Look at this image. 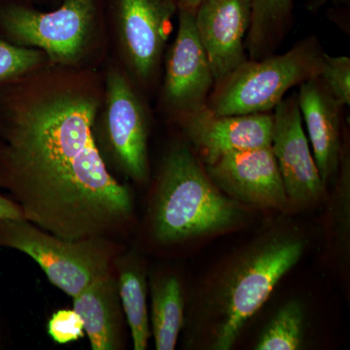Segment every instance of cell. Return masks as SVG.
Returning <instances> with one entry per match:
<instances>
[{
  "label": "cell",
  "mask_w": 350,
  "mask_h": 350,
  "mask_svg": "<svg viewBox=\"0 0 350 350\" xmlns=\"http://www.w3.org/2000/svg\"><path fill=\"white\" fill-rule=\"evenodd\" d=\"M46 59L42 51L0 38V86L42 68Z\"/></svg>",
  "instance_id": "cell-21"
},
{
  "label": "cell",
  "mask_w": 350,
  "mask_h": 350,
  "mask_svg": "<svg viewBox=\"0 0 350 350\" xmlns=\"http://www.w3.org/2000/svg\"><path fill=\"white\" fill-rule=\"evenodd\" d=\"M49 337L59 345L76 342L84 337L82 319L75 310H59L51 317L47 324Z\"/></svg>",
  "instance_id": "cell-23"
},
{
  "label": "cell",
  "mask_w": 350,
  "mask_h": 350,
  "mask_svg": "<svg viewBox=\"0 0 350 350\" xmlns=\"http://www.w3.org/2000/svg\"><path fill=\"white\" fill-rule=\"evenodd\" d=\"M98 13V0H64L50 12L8 4L0 8V27L17 45L42 51L54 66H71L86 52Z\"/></svg>",
  "instance_id": "cell-6"
},
{
  "label": "cell",
  "mask_w": 350,
  "mask_h": 350,
  "mask_svg": "<svg viewBox=\"0 0 350 350\" xmlns=\"http://www.w3.org/2000/svg\"><path fill=\"white\" fill-rule=\"evenodd\" d=\"M100 128L94 139L109 167L126 178L149 179L148 122L142 101L125 76L116 69L107 73Z\"/></svg>",
  "instance_id": "cell-7"
},
{
  "label": "cell",
  "mask_w": 350,
  "mask_h": 350,
  "mask_svg": "<svg viewBox=\"0 0 350 350\" xmlns=\"http://www.w3.org/2000/svg\"><path fill=\"white\" fill-rule=\"evenodd\" d=\"M324 56L325 52L312 36L282 55L247 59L215 84L207 107L218 115L271 113L291 88L319 77Z\"/></svg>",
  "instance_id": "cell-4"
},
{
  "label": "cell",
  "mask_w": 350,
  "mask_h": 350,
  "mask_svg": "<svg viewBox=\"0 0 350 350\" xmlns=\"http://www.w3.org/2000/svg\"><path fill=\"white\" fill-rule=\"evenodd\" d=\"M0 248L31 257L48 280L71 298L111 271L123 252L115 239H66L25 219L0 220Z\"/></svg>",
  "instance_id": "cell-5"
},
{
  "label": "cell",
  "mask_w": 350,
  "mask_h": 350,
  "mask_svg": "<svg viewBox=\"0 0 350 350\" xmlns=\"http://www.w3.org/2000/svg\"><path fill=\"white\" fill-rule=\"evenodd\" d=\"M329 3L338 7H349L350 0H306V8L310 12L317 13Z\"/></svg>",
  "instance_id": "cell-25"
},
{
  "label": "cell",
  "mask_w": 350,
  "mask_h": 350,
  "mask_svg": "<svg viewBox=\"0 0 350 350\" xmlns=\"http://www.w3.org/2000/svg\"><path fill=\"white\" fill-rule=\"evenodd\" d=\"M122 308L130 329L133 349L145 350L151 338L148 283L145 264L135 251L122 252L114 261Z\"/></svg>",
  "instance_id": "cell-16"
},
{
  "label": "cell",
  "mask_w": 350,
  "mask_h": 350,
  "mask_svg": "<svg viewBox=\"0 0 350 350\" xmlns=\"http://www.w3.org/2000/svg\"><path fill=\"white\" fill-rule=\"evenodd\" d=\"M294 0H251V22L246 51L250 59L271 56L286 33Z\"/></svg>",
  "instance_id": "cell-18"
},
{
  "label": "cell",
  "mask_w": 350,
  "mask_h": 350,
  "mask_svg": "<svg viewBox=\"0 0 350 350\" xmlns=\"http://www.w3.org/2000/svg\"><path fill=\"white\" fill-rule=\"evenodd\" d=\"M195 22L217 84L247 61L251 0H200Z\"/></svg>",
  "instance_id": "cell-12"
},
{
  "label": "cell",
  "mask_w": 350,
  "mask_h": 350,
  "mask_svg": "<svg viewBox=\"0 0 350 350\" xmlns=\"http://www.w3.org/2000/svg\"><path fill=\"white\" fill-rule=\"evenodd\" d=\"M114 8L126 61L140 79H149L172 31L177 0H114Z\"/></svg>",
  "instance_id": "cell-11"
},
{
  "label": "cell",
  "mask_w": 350,
  "mask_h": 350,
  "mask_svg": "<svg viewBox=\"0 0 350 350\" xmlns=\"http://www.w3.org/2000/svg\"><path fill=\"white\" fill-rule=\"evenodd\" d=\"M5 219H25L19 206L8 196L0 193V220Z\"/></svg>",
  "instance_id": "cell-24"
},
{
  "label": "cell",
  "mask_w": 350,
  "mask_h": 350,
  "mask_svg": "<svg viewBox=\"0 0 350 350\" xmlns=\"http://www.w3.org/2000/svg\"><path fill=\"white\" fill-rule=\"evenodd\" d=\"M176 38L167 57L163 96L179 116L206 107L214 76L196 27L195 12L178 9Z\"/></svg>",
  "instance_id": "cell-10"
},
{
  "label": "cell",
  "mask_w": 350,
  "mask_h": 350,
  "mask_svg": "<svg viewBox=\"0 0 350 350\" xmlns=\"http://www.w3.org/2000/svg\"><path fill=\"white\" fill-rule=\"evenodd\" d=\"M305 306L291 300L278 308L268 322L254 349L256 350H298L305 344Z\"/></svg>",
  "instance_id": "cell-19"
},
{
  "label": "cell",
  "mask_w": 350,
  "mask_h": 350,
  "mask_svg": "<svg viewBox=\"0 0 350 350\" xmlns=\"http://www.w3.org/2000/svg\"><path fill=\"white\" fill-rule=\"evenodd\" d=\"M273 110L271 150L290 206H312L323 197L326 185L304 130L298 96L283 98Z\"/></svg>",
  "instance_id": "cell-8"
},
{
  "label": "cell",
  "mask_w": 350,
  "mask_h": 350,
  "mask_svg": "<svg viewBox=\"0 0 350 350\" xmlns=\"http://www.w3.org/2000/svg\"><path fill=\"white\" fill-rule=\"evenodd\" d=\"M7 342V334L5 329H4L3 323H2V320L0 319V349H2V347L5 345Z\"/></svg>",
  "instance_id": "cell-27"
},
{
  "label": "cell",
  "mask_w": 350,
  "mask_h": 350,
  "mask_svg": "<svg viewBox=\"0 0 350 350\" xmlns=\"http://www.w3.org/2000/svg\"><path fill=\"white\" fill-rule=\"evenodd\" d=\"M182 126L204 165L232 152L271 146V113L218 115L204 107L181 117Z\"/></svg>",
  "instance_id": "cell-13"
},
{
  "label": "cell",
  "mask_w": 350,
  "mask_h": 350,
  "mask_svg": "<svg viewBox=\"0 0 350 350\" xmlns=\"http://www.w3.org/2000/svg\"><path fill=\"white\" fill-rule=\"evenodd\" d=\"M247 207L219 190L204 165L183 144L163 158L148 208L152 241L174 245L238 228Z\"/></svg>",
  "instance_id": "cell-3"
},
{
  "label": "cell",
  "mask_w": 350,
  "mask_h": 350,
  "mask_svg": "<svg viewBox=\"0 0 350 350\" xmlns=\"http://www.w3.org/2000/svg\"><path fill=\"white\" fill-rule=\"evenodd\" d=\"M301 119L324 184L337 176L342 156L340 109L319 77L300 85L298 96Z\"/></svg>",
  "instance_id": "cell-14"
},
{
  "label": "cell",
  "mask_w": 350,
  "mask_h": 350,
  "mask_svg": "<svg viewBox=\"0 0 350 350\" xmlns=\"http://www.w3.org/2000/svg\"><path fill=\"white\" fill-rule=\"evenodd\" d=\"M327 91L340 107L350 105V59L347 56H324L323 68L319 76Z\"/></svg>",
  "instance_id": "cell-22"
},
{
  "label": "cell",
  "mask_w": 350,
  "mask_h": 350,
  "mask_svg": "<svg viewBox=\"0 0 350 350\" xmlns=\"http://www.w3.org/2000/svg\"><path fill=\"white\" fill-rule=\"evenodd\" d=\"M149 291V319L155 349L174 350L185 323V297L180 278L170 273L154 276Z\"/></svg>",
  "instance_id": "cell-17"
},
{
  "label": "cell",
  "mask_w": 350,
  "mask_h": 350,
  "mask_svg": "<svg viewBox=\"0 0 350 350\" xmlns=\"http://www.w3.org/2000/svg\"><path fill=\"white\" fill-rule=\"evenodd\" d=\"M72 300L73 310L82 319L92 349H124L126 317L114 268L94 280Z\"/></svg>",
  "instance_id": "cell-15"
},
{
  "label": "cell",
  "mask_w": 350,
  "mask_h": 350,
  "mask_svg": "<svg viewBox=\"0 0 350 350\" xmlns=\"http://www.w3.org/2000/svg\"><path fill=\"white\" fill-rule=\"evenodd\" d=\"M306 243L299 230L275 227L225 258L190 299L184 323L189 349H231L246 323L300 261Z\"/></svg>",
  "instance_id": "cell-2"
},
{
  "label": "cell",
  "mask_w": 350,
  "mask_h": 350,
  "mask_svg": "<svg viewBox=\"0 0 350 350\" xmlns=\"http://www.w3.org/2000/svg\"><path fill=\"white\" fill-rule=\"evenodd\" d=\"M59 66L0 86V189L57 237L115 239L135 206L94 139L105 91L94 73Z\"/></svg>",
  "instance_id": "cell-1"
},
{
  "label": "cell",
  "mask_w": 350,
  "mask_h": 350,
  "mask_svg": "<svg viewBox=\"0 0 350 350\" xmlns=\"http://www.w3.org/2000/svg\"><path fill=\"white\" fill-rule=\"evenodd\" d=\"M200 0H177L178 3V9L191 11L195 12L196 8L199 5Z\"/></svg>",
  "instance_id": "cell-26"
},
{
  "label": "cell",
  "mask_w": 350,
  "mask_h": 350,
  "mask_svg": "<svg viewBox=\"0 0 350 350\" xmlns=\"http://www.w3.org/2000/svg\"><path fill=\"white\" fill-rule=\"evenodd\" d=\"M334 200L330 204L329 222L336 248L345 252L349 245L350 159L347 144H342Z\"/></svg>",
  "instance_id": "cell-20"
},
{
  "label": "cell",
  "mask_w": 350,
  "mask_h": 350,
  "mask_svg": "<svg viewBox=\"0 0 350 350\" xmlns=\"http://www.w3.org/2000/svg\"><path fill=\"white\" fill-rule=\"evenodd\" d=\"M204 167L219 190L243 206L278 211L291 207L271 146L232 152Z\"/></svg>",
  "instance_id": "cell-9"
}]
</instances>
